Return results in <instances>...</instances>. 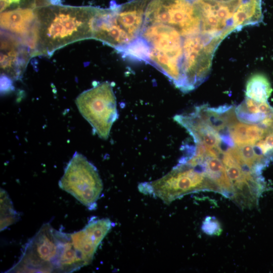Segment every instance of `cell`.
Listing matches in <instances>:
<instances>
[{"label":"cell","instance_id":"obj_1","mask_svg":"<svg viewBox=\"0 0 273 273\" xmlns=\"http://www.w3.org/2000/svg\"><path fill=\"white\" fill-rule=\"evenodd\" d=\"M100 8L52 4L34 9L37 30V55L51 57L58 49L93 38V24Z\"/></svg>","mask_w":273,"mask_h":273},{"label":"cell","instance_id":"obj_2","mask_svg":"<svg viewBox=\"0 0 273 273\" xmlns=\"http://www.w3.org/2000/svg\"><path fill=\"white\" fill-rule=\"evenodd\" d=\"M139 38L148 49L146 62L157 68L180 90L184 39L180 33L165 24L144 23Z\"/></svg>","mask_w":273,"mask_h":273},{"label":"cell","instance_id":"obj_3","mask_svg":"<svg viewBox=\"0 0 273 273\" xmlns=\"http://www.w3.org/2000/svg\"><path fill=\"white\" fill-rule=\"evenodd\" d=\"M141 192L152 194L169 204L185 195L202 191L219 193L217 187L197 165L180 159L172 169L162 177L141 184Z\"/></svg>","mask_w":273,"mask_h":273},{"label":"cell","instance_id":"obj_4","mask_svg":"<svg viewBox=\"0 0 273 273\" xmlns=\"http://www.w3.org/2000/svg\"><path fill=\"white\" fill-rule=\"evenodd\" d=\"M163 23L175 28L185 39L202 36L215 40L191 0H151L144 23Z\"/></svg>","mask_w":273,"mask_h":273},{"label":"cell","instance_id":"obj_5","mask_svg":"<svg viewBox=\"0 0 273 273\" xmlns=\"http://www.w3.org/2000/svg\"><path fill=\"white\" fill-rule=\"evenodd\" d=\"M75 102L95 132L100 138L107 140L118 117L116 97L111 83L105 81L83 92Z\"/></svg>","mask_w":273,"mask_h":273},{"label":"cell","instance_id":"obj_6","mask_svg":"<svg viewBox=\"0 0 273 273\" xmlns=\"http://www.w3.org/2000/svg\"><path fill=\"white\" fill-rule=\"evenodd\" d=\"M59 186L89 210L96 208L103 189L97 168L77 152L67 164Z\"/></svg>","mask_w":273,"mask_h":273},{"label":"cell","instance_id":"obj_7","mask_svg":"<svg viewBox=\"0 0 273 273\" xmlns=\"http://www.w3.org/2000/svg\"><path fill=\"white\" fill-rule=\"evenodd\" d=\"M1 69L2 74L18 79L24 72L31 57L28 48L17 36L1 31Z\"/></svg>","mask_w":273,"mask_h":273},{"label":"cell","instance_id":"obj_8","mask_svg":"<svg viewBox=\"0 0 273 273\" xmlns=\"http://www.w3.org/2000/svg\"><path fill=\"white\" fill-rule=\"evenodd\" d=\"M150 1L134 0L111 7L115 23L130 37L132 42L141 34L144 24L145 12Z\"/></svg>","mask_w":273,"mask_h":273},{"label":"cell","instance_id":"obj_9","mask_svg":"<svg viewBox=\"0 0 273 273\" xmlns=\"http://www.w3.org/2000/svg\"><path fill=\"white\" fill-rule=\"evenodd\" d=\"M35 21V11L31 8H18L1 14V28L19 37L27 33Z\"/></svg>","mask_w":273,"mask_h":273},{"label":"cell","instance_id":"obj_10","mask_svg":"<svg viewBox=\"0 0 273 273\" xmlns=\"http://www.w3.org/2000/svg\"><path fill=\"white\" fill-rule=\"evenodd\" d=\"M272 88L267 77L261 73H255L248 79L245 95L246 97L259 102H267Z\"/></svg>","mask_w":273,"mask_h":273},{"label":"cell","instance_id":"obj_11","mask_svg":"<svg viewBox=\"0 0 273 273\" xmlns=\"http://www.w3.org/2000/svg\"><path fill=\"white\" fill-rule=\"evenodd\" d=\"M19 218L8 193L1 189V231L18 221Z\"/></svg>","mask_w":273,"mask_h":273},{"label":"cell","instance_id":"obj_12","mask_svg":"<svg viewBox=\"0 0 273 273\" xmlns=\"http://www.w3.org/2000/svg\"><path fill=\"white\" fill-rule=\"evenodd\" d=\"M202 231L208 235H218L221 232L220 225L213 217H207L202 225Z\"/></svg>","mask_w":273,"mask_h":273},{"label":"cell","instance_id":"obj_13","mask_svg":"<svg viewBox=\"0 0 273 273\" xmlns=\"http://www.w3.org/2000/svg\"><path fill=\"white\" fill-rule=\"evenodd\" d=\"M53 3V0H33V8L39 9L48 6Z\"/></svg>","mask_w":273,"mask_h":273},{"label":"cell","instance_id":"obj_14","mask_svg":"<svg viewBox=\"0 0 273 273\" xmlns=\"http://www.w3.org/2000/svg\"><path fill=\"white\" fill-rule=\"evenodd\" d=\"M1 82V90L4 92L10 88L11 83V78L9 77L4 74H2Z\"/></svg>","mask_w":273,"mask_h":273},{"label":"cell","instance_id":"obj_15","mask_svg":"<svg viewBox=\"0 0 273 273\" xmlns=\"http://www.w3.org/2000/svg\"><path fill=\"white\" fill-rule=\"evenodd\" d=\"M10 6L7 0H1V12H4Z\"/></svg>","mask_w":273,"mask_h":273},{"label":"cell","instance_id":"obj_16","mask_svg":"<svg viewBox=\"0 0 273 273\" xmlns=\"http://www.w3.org/2000/svg\"><path fill=\"white\" fill-rule=\"evenodd\" d=\"M23 0H7L9 4L11 5L12 4H19L22 2Z\"/></svg>","mask_w":273,"mask_h":273}]
</instances>
